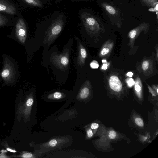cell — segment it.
Returning <instances> with one entry per match:
<instances>
[{
	"mask_svg": "<svg viewBox=\"0 0 158 158\" xmlns=\"http://www.w3.org/2000/svg\"><path fill=\"white\" fill-rule=\"evenodd\" d=\"M81 18L84 26L90 36H94L104 32V29L101 22L90 14L84 12L81 15Z\"/></svg>",
	"mask_w": 158,
	"mask_h": 158,
	"instance_id": "1",
	"label": "cell"
},
{
	"mask_svg": "<svg viewBox=\"0 0 158 158\" xmlns=\"http://www.w3.org/2000/svg\"><path fill=\"white\" fill-rule=\"evenodd\" d=\"M105 77L106 81L112 90L116 92L122 90L125 80L118 70H110L105 75Z\"/></svg>",
	"mask_w": 158,
	"mask_h": 158,
	"instance_id": "2",
	"label": "cell"
},
{
	"mask_svg": "<svg viewBox=\"0 0 158 158\" xmlns=\"http://www.w3.org/2000/svg\"><path fill=\"white\" fill-rule=\"evenodd\" d=\"M150 28L149 24L148 23L143 22L136 27L130 31L128 33V37L129 39L128 45L130 47V54L135 53L138 48L134 45V42L136 39L140 34L142 31L146 34Z\"/></svg>",
	"mask_w": 158,
	"mask_h": 158,
	"instance_id": "3",
	"label": "cell"
},
{
	"mask_svg": "<svg viewBox=\"0 0 158 158\" xmlns=\"http://www.w3.org/2000/svg\"><path fill=\"white\" fill-rule=\"evenodd\" d=\"M64 25L62 18L59 17L53 21L46 31V41L52 43L62 31Z\"/></svg>",
	"mask_w": 158,
	"mask_h": 158,
	"instance_id": "4",
	"label": "cell"
},
{
	"mask_svg": "<svg viewBox=\"0 0 158 158\" xmlns=\"http://www.w3.org/2000/svg\"><path fill=\"white\" fill-rule=\"evenodd\" d=\"M154 62L150 58H145L138 66L137 70L139 73L146 77L153 76L156 71Z\"/></svg>",
	"mask_w": 158,
	"mask_h": 158,
	"instance_id": "5",
	"label": "cell"
},
{
	"mask_svg": "<svg viewBox=\"0 0 158 158\" xmlns=\"http://www.w3.org/2000/svg\"><path fill=\"white\" fill-rule=\"evenodd\" d=\"M69 49L65 50L60 54H54L52 57V61L58 68L65 70L69 63Z\"/></svg>",
	"mask_w": 158,
	"mask_h": 158,
	"instance_id": "6",
	"label": "cell"
},
{
	"mask_svg": "<svg viewBox=\"0 0 158 158\" xmlns=\"http://www.w3.org/2000/svg\"><path fill=\"white\" fill-rule=\"evenodd\" d=\"M15 71L13 64L8 58L6 57L3 63V68L1 73L3 80L6 82L14 81Z\"/></svg>",
	"mask_w": 158,
	"mask_h": 158,
	"instance_id": "7",
	"label": "cell"
},
{
	"mask_svg": "<svg viewBox=\"0 0 158 158\" xmlns=\"http://www.w3.org/2000/svg\"><path fill=\"white\" fill-rule=\"evenodd\" d=\"M16 37L22 43L24 44L27 37L26 26L24 21L22 18H19L16 23L15 28Z\"/></svg>",
	"mask_w": 158,
	"mask_h": 158,
	"instance_id": "8",
	"label": "cell"
},
{
	"mask_svg": "<svg viewBox=\"0 0 158 158\" xmlns=\"http://www.w3.org/2000/svg\"><path fill=\"white\" fill-rule=\"evenodd\" d=\"M114 45V42L113 40H107L101 47L99 52V56L102 58L108 57L111 53Z\"/></svg>",
	"mask_w": 158,
	"mask_h": 158,
	"instance_id": "9",
	"label": "cell"
},
{
	"mask_svg": "<svg viewBox=\"0 0 158 158\" xmlns=\"http://www.w3.org/2000/svg\"><path fill=\"white\" fill-rule=\"evenodd\" d=\"M100 5L110 17H118L120 12L118 9L108 3L104 2Z\"/></svg>",
	"mask_w": 158,
	"mask_h": 158,
	"instance_id": "10",
	"label": "cell"
},
{
	"mask_svg": "<svg viewBox=\"0 0 158 158\" xmlns=\"http://www.w3.org/2000/svg\"><path fill=\"white\" fill-rule=\"evenodd\" d=\"M16 10L13 4L5 0H0V11L14 15L16 13Z\"/></svg>",
	"mask_w": 158,
	"mask_h": 158,
	"instance_id": "11",
	"label": "cell"
},
{
	"mask_svg": "<svg viewBox=\"0 0 158 158\" xmlns=\"http://www.w3.org/2000/svg\"><path fill=\"white\" fill-rule=\"evenodd\" d=\"M78 46V55L77 59V63L78 65L81 67L85 64L87 54L85 49L79 40Z\"/></svg>",
	"mask_w": 158,
	"mask_h": 158,
	"instance_id": "12",
	"label": "cell"
},
{
	"mask_svg": "<svg viewBox=\"0 0 158 158\" xmlns=\"http://www.w3.org/2000/svg\"><path fill=\"white\" fill-rule=\"evenodd\" d=\"M90 84V81H87L81 89L79 93V96L81 99H85L89 95L90 91L89 86Z\"/></svg>",
	"mask_w": 158,
	"mask_h": 158,
	"instance_id": "13",
	"label": "cell"
},
{
	"mask_svg": "<svg viewBox=\"0 0 158 158\" xmlns=\"http://www.w3.org/2000/svg\"><path fill=\"white\" fill-rule=\"evenodd\" d=\"M141 4L150 7H154L158 4L157 0H140Z\"/></svg>",
	"mask_w": 158,
	"mask_h": 158,
	"instance_id": "14",
	"label": "cell"
},
{
	"mask_svg": "<svg viewBox=\"0 0 158 158\" xmlns=\"http://www.w3.org/2000/svg\"><path fill=\"white\" fill-rule=\"evenodd\" d=\"M28 4L36 7H41L42 5L39 0H23Z\"/></svg>",
	"mask_w": 158,
	"mask_h": 158,
	"instance_id": "15",
	"label": "cell"
},
{
	"mask_svg": "<svg viewBox=\"0 0 158 158\" xmlns=\"http://www.w3.org/2000/svg\"><path fill=\"white\" fill-rule=\"evenodd\" d=\"M62 94L59 92H56L49 96V98H53L55 99H59L62 97Z\"/></svg>",
	"mask_w": 158,
	"mask_h": 158,
	"instance_id": "16",
	"label": "cell"
},
{
	"mask_svg": "<svg viewBox=\"0 0 158 158\" xmlns=\"http://www.w3.org/2000/svg\"><path fill=\"white\" fill-rule=\"evenodd\" d=\"M125 82L129 87H131L134 85L135 81L131 77H128L125 80Z\"/></svg>",
	"mask_w": 158,
	"mask_h": 158,
	"instance_id": "17",
	"label": "cell"
},
{
	"mask_svg": "<svg viewBox=\"0 0 158 158\" xmlns=\"http://www.w3.org/2000/svg\"><path fill=\"white\" fill-rule=\"evenodd\" d=\"M106 60L103 59L102 60L103 64L101 67V69L102 70H106L109 67V63H108Z\"/></svg>",
	"mask_w": 158,
	"mask_h": 158,
	"instance_id": "18",
	"label": "cell"
},
{
	"mask_svg": "<svg viewBox=\"0 0 158 158\" xmlns=\"http://www.w3.org/2000/svg\"><path fill=\"white\" fill-rule=\"evenodd\" d=\"M7 20L6 17L0 14V26L5 24L7 22Z\"/></svg>",
	"mask_w": 158,
	"mask_h": 158,
	"instance_id": "19",
	"label": "cell"
},
{
	"mask_svg": "<svg viewBox=\"0 0 158 158\" xmlns=\"http://www.w3.org/2000/svg\"><path fill=\"white\" fill-rule=\"evenodd\" d=\"M99 66L98 62L95 60L92 61L90 63V66L93 69L98 68Z\"/></svg>",
	"mask_w": 158,
	"mask_h": 158,
	"instance_id": "20",
	"label": "cell"
},
{
	"mask_svg": "<svg viewBox=\"0 0 158 158\" xmlns=\"http://www.w3.org/2000/svg\"><path fill=\"white\" fill-rule=\"evenodd\" d=\"M135 123L138 126L142 127L144 125L143 120L140 118H136L135 120Z\"/></svg>",
	"mask_w": 158,
	"mask_h": 158,
	"instance_id": "21",
	"label": "cell"
},
{
	"mask_svg": "<svg viewBox=\"0 0 158 158\" xmlns=\"http://www.w3.org/2000/svg\"><path fill=\"white\" fill-rule=\"evenodd\" d=\"M116 132L113 130L110 131L108 134L109 137L111 139H114L116 137Z\"/></svg>",
	"mask_w": 158,
	"mask_h": 158,
	"instance_id": "22",
	"label": "cell"
},
{
	"mask_svg": "<svg viewBox=\"0 0 158 158\" xmlns=\"http://www.w3.org/2000/svg\"><path fill=\"white\" fill-rule=\"evenodd\" d=\"M57 143V140L55 139H52L49 142V144L51 147H54Z\"/></svg>",
	"mask_w": 158,
	"mask_h": 158,
	"instance_id": "23",
	"label": "cell"
},
{
	"mask_svg": "<svg viewBox=\"0 0 158 158\" xmlns=\"http://www.w3.org/2000/svg\"><path fill=\"white\" fill-rule=\"evenodd\" d=\"M33 102V100L32 98H30L27 100L26 102V105L27 106H31Z\"/></svg>",
	"mask_w": 158,
	"mask_h": 158,
	"instance_id": "24",
	"label": "cell"
},
{
	"mask_svg": "<svg viewBox=\"0 0 158 158\" xmlns=\"http://www.w3.org/2000/svg\"><path fill=\"white\" fill-rule=\"evenodd\" d=\"M99 127V125L96 123H92L91 125V128L92 129H95L98 128Z\"/></svg>",
	"mask_w": 158,
	"mask_h": 158,
	"instance_id": "25",
	"label": "cell"
},
{
	"mask_svg": "<svg viewBox=\"0 0 158 158\" xmlns=\"http://www.w3.org/2000/svg\"><path fill=\"white\" fill-rule=\"evenodd\" d=\"M87 136L89 138H91L93 136V132L91 129H89L87 131Z\"/></svg>",
	"mask_w": 158,
	"mask_h": 158,
	"instance_id": "26",
	"label": "cell"
},
{
	"mask_svg": "<svg viewBox=\"0 0 158 158\" xmlns=\"http://www.w3.org/2000/svg\"><path fill=\"white\" fill-rule=\"evenodd\" d=\"M32 157V154L30 153H26L24 154L22 156V157L23 158H31Z\"/></svg>",
	"mask_w": 158,
	"mask_h": 158,
	"instance_id": "27",
	"label": "cell"
},
{
	"mask_svg": "<svg viewBox=\"0 0 158 158\" xmlns=\"http://www.w3.org/2000/svg\"><path fill=\"white\" fill-rule=\"evenodd\" d=\"M133 75V73L131 72H128L126 75L128 77H131Z\"/></svg>",
	"mask_w": 158,
	"mask_h": 158,
	"instance_id": "28",
	"label": "cell"
},
{
	"mask_svg": "<svg viewBox=\"0 0 158 158\" xmlns=\"http://www.w3.org/2000/svg\"><path fill=\"white\" fill-rule=\"evenodd\" d=\"M7 151H9L12 152H16L15 150H12L11 149H10V148H7Z\"/></svg>",
	"mask_w": 158,
	"mask_h": 158,
	"instance_id": "29",
	"label": "cell"
},
{
	"mask_svg": "<svg viewBox=\"0 0 158 158\" xmlns=\"http://www.w3.org/2000/svg\"></svg>",
	"mask_w": 158,
	"mask_h": 158,
	"instance_id": "30",
	"label": "cell"
}]
</instances>
